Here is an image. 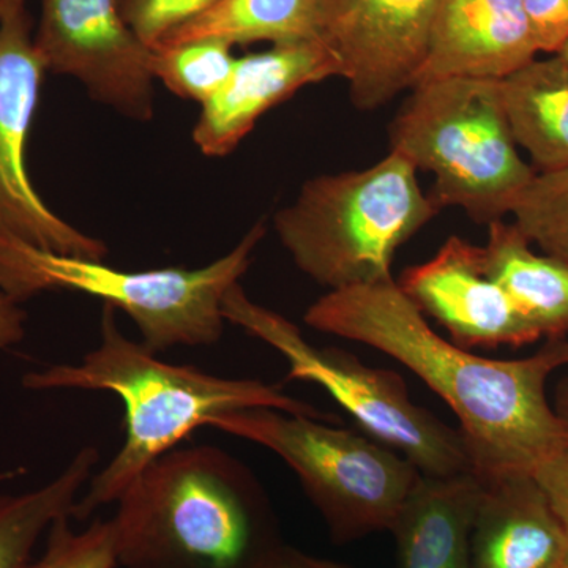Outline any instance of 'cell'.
Returning a JSON list of instances; mask_svg holds the SVG:
<instances>
[{
  "label": "cell",
  "instance_id": "7a4b0ae2",
  "mask_svg": "<svg viewBox=\"0 0 568 568\" xmlns=\"http://www.w3.org/2000/svg\"><path fill=\"white\" fill-rule=\"evenodd\" d=\"M22 386L36 392H108L118 395L125 407V440L82 491L71 514L77 521L118 503L153 462L223 414L267 407L339 424L334 414L327 416L263 381L213 376L193 366L160 361L144 343L122 334L111 305L103 306L100 345L80 364L28 373Z\"/></svg>",
  "mask_w": 568,
  "mask_h": 568
},
{
  "label": "cell",
  "instance_id": "9a60e30c",
  "mask_svg": "<svg viewBox=\"0 0 568 568\" xmlns=\"http://www.w3.org/2000/svg\"><path fill=\"white\" fill-rule=\"evenodd\" d=\"M473 568H562L568 530L530 473L480 477Z\"/></svg>",
  "mask_w": 568,
  "mask_h": 568
},
{
  "label": "cell",
  "instance_id": "5b68a950",
  "mask_svg": "<svg viewBox=\"0 0 568 568\" xmlns=\"http://www.w3.org/2000/svg\"><path fill=\"white\" fill-rule=\"evenodd\" d=\"M265 224H254L220 260L200 268L125 272L103 261L41 252L0 239V293L14 302L44 291H73L122 310L140 328L142 343L162 353L174 346H211L224 331L223 301L246 274Z\"/></svg>",
  "mask_w": 568,
  "mask_h": 568
},
{
  "label": "cell",
  "instance_id": "4fadbf2b",
  "mask_svg": "<svg viewBox=\"0 0 568 568\" xmlns=\"http://www.w3.org/2000/svg\"><path fill=\"white\" fill-rule=\"evenodd\" d=\"M332 77H339L338 62L320 39L276 43L235 58L222 89L201 104L194 144L207 156L230 155L265 112Z\"/></svg>",
  "mask_w": 568,
  "mask_h": 568
},
{
  "label": "cell",
  "instance_id": "44dd1931",
  "mask_svg": "<svg viewBox=\"0 0 568 568\" xmlns=\"http://www.w3.org/2000/svg\"><path fill=\"white\" fill-rule=\"evenodd\" d=\"M233 47L222 40H194L152 50L151 69L174 95L204 104L233 71Z\"/></svg>",
  "mask_w": 568,
  "mask_h": 568
},
{
  "label": "cell",
  "instance_id": "ba28073f",
  "mask_svg": "<svg viewBox=\"0 0 568 568\" xmlns=\"http://www.w3.org/2000/svg\"><path fill=\"white\" fill-rule=\"evenodd\" d=\"M226 323L239 325L282 355L287 379L323 387L362 432L409 459L424 476L474 473L465 436L410 399L403 377L373 368L338 347H317L274 310L253 302L241 283L223 301Z\"/></svg>",
  "mask_w": 568,
  "mask_h": 568
},
{
  "label": "cell",
  "instance_id": "cb8c5ba5",
  "mask_svg": "<svg viewBox=\"0 0 568 568\" xmlns=\"http://www.w3.org/2000/svg\"><path fill=\"white\" fill-rule=\"evenodd\" d=\"M123 20L149 48L159 47L186 22L196 20L220 0H118Z\"/></svg>",
  "mask_w": 568,
  "mask_h": 568
},
{
  "label": "cell",
  "instance_id": "f1b7e54d",
  "mask_svg": "<svg viewBox=\"0 0 568 568\" xmlns=\"http://www.w3.org/2000/svg\"><path fill=\"white\" fill-rule=\"evenodd\" d=\"M552 407H555L556 414H558L564 429H566L568 450V366L567 372L560 376L559 383L556 384L555 405Z\"/></svg>",
  "mask_w": 568,
  "mask_h": 568
},
{
  "label": "cell",
  "instance_id": "7402d4cb",
  "mask_svg": "<svg viewBox=\"0 0 568 568\" xmlns=\"http://www.w3.org/2000/svg\"><path fill=\"white\" fill-rule=\"evenodd\" d=\"M510 213L530 244L568 264V168L534 175Z\"/></svg>",
  "mask_w": 568,
  "mask_h": 568
},
{
  "label": "cell",
  "instance_id": "30bf717a",
  "mask_svg": "<svg viewBox=\"0 0 568 568\" xmlns=\"http://www.w3.org/2000/svg\"><path fill=\"white\" fill-rule=\"evenodd\" d=\"M33 39L48 71L74 78L125 118L151 121L152 50L123 20L118 0H41Z\"/></svg>",
  "mask_w": 568,
  "mask_h": 568
},
{
  "label": "cell",
  "instance_id": "277c9868",
  "mask_svg": "<svg viewBox=\"0 0 568 568\" xmlns=\"http://www.w3.org/2000/svg\"><path fill=\"white\" fill-rule=\"evenodd\" d=\"M439 211L417 168L390 151L366 170L310 179L274 226L295 265L336 291L394 278L399 246Z\"/></svg>",
  "mask_w": 568,
  "mask_h": 568
},
{
  "label": "cell",
  "instance_id": "8992f818",
  "mask_svg": "<svg viewBox=\"0 0 568 568\" xmlns=\"http://www.w3.org/2000/svg\"><path fill=\"white\" fill-rule=\"evenodd\" d=\"M504 110L500 80L446 78L414 85L390 123V151L435 174L429 196L477 222L511 212L532 181Z\"/></svg>",
  "mask_w": 568,
  "mask_h": 568
},
{
  "label": "cell",
  "instance_id": "83f0119b",
  "mask_svg": "<svg viewBox=\"0 0 568 568\" xmlns=\"http://www.w3.org/2000/svg\"><path fill=\"white\" fill-rule=\"evenodd\" d=\"M276 568H351L334 560L316 558L298 549L287 547Z\"/></svg>",
  "mask_w": 568,
  "mask_h": 568
},
{
  "label": "cell",
  "instance_id": "4316f807",
  "mask_svg": "<svg viewBox=\"0 0 568 568\" xmlns=\"http://www.w3.org/2000/svg\"><path fill=\"white\" fill-rule=\"evenodd\" d=\"M26 313L9 295L0 293V353L24 338Z\"/></svg>",
  "mask_w": 568,
  "mask_h": 568
},
{
  "label": "cell",
  "instance_id": "603a6c76",
  "mask_svg": "<svg viewBox=\"0 0 568 568\" xmlns=\"http://www.w3.org/2000/svg\"><path fill=\"white\" fill-rule=\"evenodd\" d=\"M44 538L43 552L31 568H118L112 518L95 519L89 528L77 530L70 515H63Z\"/></svg>",
  "mask_w": 568,
  "mask_h": 568
},
{
  "label": "cell",
  "instance_id": "7c38bea8",
  "mask_svg": "<svg viewBox=\"0 0 568 568\" xmlns=\"http://www.w3.org/2000/svg\"><path fill=\"white\" fill-rule=\"evenodd\" d=\"M403 293L424 315L443 325L455 345L519 347L541 338L499 284L484 271L481 246L452 235L424 264L399 278Z\"/></svg>",
  "mask_w": 568,
  "mask_h": 568
},
{
  "label": "cell",
  "instance_id": "2e32d148",
  "mask_svg": "<svg viewBox=\"0 0 568 568\" xmlns=\"http://www.w3.org/2000/svg\"><path fill=\"white\" fill-rule=\"evenodd\" d=\"M484 481L420 474L394 528L398 568H473L470 537Z\"/></svg>",
  "mask_w": 568,
  "mask_h": 568
},
{
  "label": "cell",
  "instance_id": "ffe728a7",
  "mask_svg": "<svg viewBox=\"0 0 568 568\" xmlns=\"http://www.w3.org/2000/svg\"><path fill=\"white\" fill-rule=\"evenodd\" d=\"M315 39H320L317 0H220L159 47L194 40H222L234 48L257 41L276 44Z\"/></svg>",
  "mask_w": 568,
  "mask_h": 568
},
{
  "label": "cell",
  "instance_id": "d4e9b609",
  "mask_svg": "<svg viewBox=\"0 0 568 568\" xmlns=\"http://www.w3.org/2000/svg\"><path fill=\"white\" fill-rule=\"evenodd\" d=\"M538 51L559 54L568 41V0H523Z\"/></svg>",
  "mask_w": 568,
  "mask_h": 568
},
{
  "label": "cell",
  "instance_id": "6da1fadb",
  "mask_svg": "<svg viewBox=\"0 0 568 568\" xmlns=\"http://www.w3.org/2000/svg\"><path fill=\"white\" fill-rule=\"evenodd\" d=\"M305 323L323 334L381 351L432 388L459 420L480 477L530 473L567 450V435L548 402L547 383L568 366V342L547 338L518 361H495L447 342L394 278L327 291Z\"/></svg>",
  "mask_w": 568,
  "mask_h": 568
},
{
  "label": "cell",
  "instance_id": "4dcf8cb0",
  "mask_svg": "<svg viewBox=\"0 0 568 568\" xmlns=\"http://www.w3.org/2000/svg\"><path fill=\"white\" fill-rule=\"evenodd\" d=\"M558 55H560V58H562L564 61H566L568 63V41L566 44H564V48H562V50L559 51Z\"/></svg>",
  "mask_w": 568,
  "mask_h": 568
},
{
  "label": "cell",
  "instance_id": "ac0fdd59",
  "mask_svg": "<svg viewBox=\"0 0 568 568\" xmlns=\"http://www.w3.org/2000/svg\"><path fill=\"white\" fill-rule=\"evenodd\" d=\"M515 142L547 171L568 168V63L560 55L529 62L500 80Z\"/></svg>",
  "mask_w": 568,
  "mask_h": 568
},
{
  "label": "cell",
  "instance_id": "f546056e",
  "mask_svg": "<svg viewBox=\"0 0 568 568\" xmlns=\"http://www.w3.org/2000/svg\"><path fill=\"white\" fill-rule=\"evenodd\" d=\"M21 7H26V0H0V20Z\"/></svg>",
  "mask_w": 568,
  "mask_h": 568
},
{
  "label": "cell",
  "instance_id": "8fae6325",
  "mask_svg": "<svg viewBox=\"0 0 568 568\" xmlns=\"http://www.w3.org/2000/svg\"><path fill=\"white\" fill-rule=\"evenodd\" d=\"M440 0H317V36L354 106L373 111L420 77Z\"/></svg>",
  "mask_w": 568,
  "mask_h": 568
},
{
  "label": "cell",
  "instance_id": "52a82bcc",
  "mask_svg": "<svg viewBox=\"0 0 568 568\" xmlns=\"http://www.w3.org/2000/svg\"><path fill=\"white\" fill-rule=\"evenodd\" d=\"M209 426L282 458L339 545L390 532L422 474L373 437L313 417L256 407L223 414Z\"/></svg>",
  "mask_w": 568,
  "mask_h": 568
},
{
  "label": "cell",
  "instance_id": "1f68e13d",
  "mask_svg": "<svg viewBox=\"0 0 568 568\" xmlns=\"http://www.w3.org/2000/svg\"><path fill=\"white\" fill-rule=\"evenodd\" d=\"M562 568H568V548L566 552V558H564Z\"/></svg>",
  "mask_w": 568,
  "mask_h": 568
},
{
  "label": "cell",
  "instance_id": "5bb4252c",
  "mask_svg": "<svg viewBox=\"0 0 568 568\" xmlns=\"http://www.w3.org/2000/svg\"><path fill=\"white\" fill-rule=\"evenodd\" d=\"M537 52L523 0H440L417 84L446 78L504 80Z\"/></svg>",
  "mask_w": 568,
  "mask_h": 568
},
{
  "label": "cell",
  "instance_id": "3957f363",
  "mask_svg": "<svg viewBox=\"0 0 568 568\" xmlns=\"http://www.w3.org/2000/svg\"><path fill=\"white\" fill-rule=\"evenodd\" d=\"M115 504L118 568H276L287 548L257 478L219 447L168 452Z\"/></svg>",
  "mask_w": 568,
  "mask_h": 568
},
{
  "label": "cell",
  "instance_id": "d6986e66",
  "mask_svg": "<svg viewBox=\"0 0 568 568\" xmlns=\"http://www.w3.org/2000/svg\"><path fill=\"white\" fill-rule=\"evenodd\" d=\"M99 462V450L85 446L41 487L20 495L0 493V568L32 567L37 545L55 519L71 517Z\"/></svg>",
  "mask_w": 568,
  "mask_h": 568
},
{
  "label": "cell",
  "instance_id": "e0dca14e",
  "mask_svg": "<svg viewBox=\"0 0 568 568\" xmlns=\"http://www.w3.org/2000/svg\"><path fill=\"white\" fill-rule=\"evenodd\" d=\"M485 274L503 287L515 308L547 338L568 334V264L538 256L515 223L488 224L481 246Z\"/></svg>",
  "mask_w": 568,
  "mask_h": 568
},
{
  "label": "cell",
  "instance_id": "484cf974",
  "mask_svg": "<svg viewBox=\"0 0 568 568\" xmlns=\"http://www.w3.org/2000/svg\"><path fill=\"white\" fill-rule=\"evenodd\" d=\"M534 477L568 530V450L560 452L541 463L534 470Z\"/></svg>",
  "mask_w": 568,
  "mask_h": 568
},
{
  "label": "cell",
  "instance_id": "9c48e42d",
  "mask_svg": "<svg viewBox=\"0 0 568 568\" xmlns=\"http://www.w3.org/2000/svg\"><path fill=\"white\" fill-rule=\"evenodd\" d=\"M47 71L28 7L11 11L0 20V239L103 261L106 245L55 215L29 178L26 149Z\"/></svg>",
  "mask_w": 568,
  "mask_h": 568
}]
</instances>
